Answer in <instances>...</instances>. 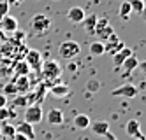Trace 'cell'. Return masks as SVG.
Instances as JSON below:
<instances>
[{"mask_svg": "<svg viewBox=\"0 0 146 140\" xmlns=\"http://www.w3.org/2000/svg\"><path fill=\"white\" fill-rule=\"evenodd\" d=\"M51 26H53V21H51L46 14H42V12L34 14L32 19H30V32H32L34 35L48 34V32L51 30Z\"/></svg>", "mask_w": 146, "mask_h": 140, "instance_id": "obj_1", "label": "cell"}, {"mask_svg": "<svg viewBox=\"0 0 146 140\" xmlns=\"http://www.w3.org/2000/svg\"><path fill=\"white\" fill-rule=\"evenodd\" d=\"M81 53V47L76 40H64L58 46V56L64 60H74Z\"/></svg>", "mask_w": 146, "mask_h": 140, "instance_id": "obj_2", "label": "cell"}, {"mask_svg": "<svg viewBox=\"0 0 146 140\" xmlns=\"http://www.w3.org/2000/svg\"><path fill=\"white\" fill-rule=\"evenodd\" d=\"M114 34V30L109 23L108 18H97V23H95V37L97 40H108L111 35Z\"/></svg>", "mask_w": 146, "mask_h": 140, "instance_id": "obj_3", "label": "cell"}, {"mask_svg": "<svg viewBox=\"0 0 146 140\" xmlns=\"http://www.w3.org/2000/svg\"><path fill=\"white\" fill-rule=\"evenodd\" d=\"M40 70H42V75H44V79L48 82H51L53 79H58L62 75V67L55 60H48L46 63H42V65H40Z\"/></svg>", "mask_w": 146, "mask_h": 140, "instance_id": "obj_4", "label": "cell"}, {"mask_svg": "<svg viewBox=\"0 0 146 140\" xmlns=\"http://www.w3.org/2000/svg\"><path fill=\"white\" fill-rule=\"evenodd\" d=\"M42 109H40V105L35 103V105H28L25 107V121L30 123V124H39L40 121H42Z\"/></svg>", "mask_w": 146, "mask_h": 140, "instance_id": "obj_5", "label": "cell"}, {"mask_svg": "<svg viewBox=\"0 0 146 140\" xmlns=\"http://www.w3.org/2000/svg\"><path fill=\"white\" fill-rule=\"evenodd\" d=\"M135 95H137V88L130 82L121 84V86H118V88H114L111 91V96H121V98H134Z\"/></svg>", "mask_w": 146, "mask_h": 140, "instance_id": "obj_6", "label": "cell"}, {"mask_svg": "<svg viewBox=\"0 0 146 140\" xmlns=\"http://www.w3.org/2000/svg\"><path fill=\"white\" fill-rule=\"evenodd\" d=\"M121 47H125L123 46V42H121V39L116 35V34H113L108 40H104V53H108V55H114V53H118Z\"/></svg>", "mask_w": 146, "mask_h": 140, "instance_id": "obj_7", "label": "cell"}, {"mask_svg": "<svg viewBox=\"0 0 146 140\" xmlns=\"http://www.w3.org/2000/svg\"><path fill=\"white\" fill-rule=\"evenodd\" d=\"M25 61L28 63L30 68L40 70V65H42V56H40L39 51H35V49H28V51H27V56H25Z\"/></svg>", "mask_w": 146, "mask_h": 140, "instance_id": "obj_8", "label": "cell"}, {"mask_svg": "<svg viewBox=\"0 0 146 140\" xmlns=\"http://www.w3.org/2000/svg\"><path fill=\"white\" fill-rule=\"evenodd\" d=\"M0 30L2 32H9V34H14L18 30V19L11 14H5L0 19Z\"/></svg>", "mask_w": 146, "mask_h": 140, "instance_id": "obj_9", "label": "cell"}, {"mask_svg": "<svg viewBox=\"0 0 146 140\" xmlns=\"http://www.w3.org/2000/svg\"><path fill=\"white\" fill-rule=\"evenodd\" d=\"M85 16H86L85 11H83L81 7H76V5L67 11V19L70 21L72 25H81V21L85 19Z\"/></svg>", "mask_w": 146, "mask_h": 140, "instance_id": "obj_10", "label": "cell"}, {"mask_svg": "<svg viewBox=\"0 0 146 140\" xmlns=\"http://www.w3.org/2000/svg\"><path fill=\"white\" fill-rule=\"evenodd\" d=\"M46 121L51 124V126H60L64 124V112L60 109H49L48 114H46Z\"/></svg>", "mask_w": 146, "mask_h": 140, "instance_id": "obj_11", "label": "cell"}, {"mask_svg": "<svg viewBox=\"0 0 146 140\" xmlns=\"http://www.w3.org/2000/svg\"><path fill=\"white\" fill-rule=\"evenodd\" d=\"M130 55H134V51H132L130 47H121L118 53H114V55H113V67H114V68H120V65H121V63L127 60Z\"/></svg>", "mask_w": 146, "mask_h": 140, "instance_id": "obj_12", "label": "cell"}, {"mask_svg": "<svg viewBox=\"0 0 146 140\" xmlns=\"http://www.w3.org/2000/svg\"><path fill=\"white\" fill-rule=\"evenodd\" d=\"M137 65H139V60L135 58L134 55H130V56H129V58H127V60H125L121 65H120V68L123 70V75L127 77V75H130L134 70H137Z\"/></svg>", "mask_w": 146, "mask_h": 140, "instance_id": "obj_13", "label": "cell"}, {"mask_svg": "<svg viewBox=\"0 0 146 140\" xmlns=\"http://www.w3.org/2000/svg\"><path fill=\"white\" fill-rule=\"evenodd\" d=\"M16 133H21V135H25L28 140H34V138H35L34 124H30V123H27V121H21L19 124H16Z\"/></svg>", "mask_w": 146, "mask_h": 140, "instance_id": "obj_14", "label": "cell"}, {"mask_svg": "<svg viewBox=\"0 0 146 140\" xmlns=\"http://www.w3.org/2000/svg\"><path fill=\"white\" fill-rule=\"evenodd\" d=\"M125 133H127L129 137H132V138L143 137V133H141V123L137 119H130L127 124H125Z\"/></svg>", "mask_w": 146, "mask_h": 140, "instance_id": "obj_15", "label": "cell"}, {"mask_svg": "<svg viewBox=\"0 0 146 140\" xmlns=\"http://www.w3.org/2000/svg\"><path fill=\"white\" fill-rule=\"evenodd\" d=\"M13 82H14V86H16L18 95H25V93L30 89V81H28L27 75H18Z\"/></svg>", "mask_w": 146, "mask_h": 140, "instance_id": "obj_16", "label": "cell"}, {"mask_svg": "<svg viewBox=\"0 0 146 140\" xmlns=\"http://www.w3.org/2000/svg\"><path fill=\"white\" fill-rule=\"evenodd\" d=\"M81 23H83V26H85V32L88 35H95V23H97V16L95 14L85 16V19H83Z\"/></svg>", "mask_w": 146, "mask_h": 140, "instance_id": "obj_17", "label": "cell"}, {"mask_svg": "<svg viewBox=\"0 0 146 140\" xmlns=\"http://www.w3.org/2000/svg\"><path fill=\"white\" fill-rule=\"evenodd\" d=\"M90 126H92V131L95 135H99V137H104L109 131V121H95Z\"/></svg>", "mask_w": 146, "mask_h": 140, "instance_id": "obj_18", "label": "cell"}, {"mask_svg": "<svg viewBox=\"0 0 146 140\" xmlns=\"http://www.w3.org/2000/svg\"><path fill=\"white\" fill-rule=\"evenodd\" d=\"M74 126L76 128H79V130H86V128H90V124H92V121H90V117L86 116V114H76L74 116Z\"/></svg>", "mask_w": 146, "mask_h": 140, "instance_id": "obj_19", "label": "cell"}, {"mask_svg": "<svg viewBox=\"0 0 146 140\" xmlns=\"http://www.w3.org/2000/svg\"><path fill=\"white\" fill-rule=\"evenodd\" d=\"M69 86L67 84H55V86H51L49 88V93L53 95V96H56V98H64L65 95H69Z\"/></svg>", "mask_w": 146, "mask_h": 140, "instance_id": "obj_20", "label": "cell"}, {"mask_svg": "<svg viewBox=\"0 0 146 140\" xmlns=\"http://www.w3.org/2000/svg\"><path fill=\"white\" fill-rule=\"evenodd\" d=\"M14 133H16V126L11 124V123H7V121H4L2 126H0V135H2V137H7V138H11V140H13Z\"/></svg>", "mask_w": 146, "mask_h": 140, "instance_id": "obj_21", "label": "cell"}, {"mask_svg": "<svg viewBox=\"0 0 146 140\" xmlns=\"http://www.w3.org/2000/svg\"><path fill=\"white\" fill-rule=\"evenodd\" d=\"M90 55L92 56H102L104 55V42L102 40H95L90 44Z\"/></svg>", "mask_w": 146, "mask_h": 140, "instance_id": "obj_22", "label": "cell"}, {"mask_svg": "<svg viewBox=\"0 0 146 140\" xmlns=\"http://www.w3.org/2000/svg\"><path fill=\"white\" fill-rule=\"evenodd\" d=\"M13 107H14V109H25V107H28V98L25 95L13 96Z\"/></svg>", "mask_w": 146, "mask_h": 140, "instance_id": "obj_23", "label": "cell"}, {"mask_svg": "<svg viewBox=\"0 0 146 140\" xmlns=\"http://www.w3.org/2000/svg\"><path fill=\"white\" fill-rule=\"evenodd\" d=\"M132 14V9H130V4H129V0H125V2H121L120 9H118V16L121 19H129Z\"/></svg>", "mask_w": 146, "mask_h": 140, "instance_id": "obj_24", "label": "cell"}, {"mask_svg": "<svg viewBox=\"0 0 146 140\" xmlns=\"http://www.w3.org/2000/svg\"><path fill=\"white\" fill-rule=\"evenodd\" d=\"M48 88H49V82L39 84V88H37V91H35V100H37L39 105L44 102V96H46V89H48Z\"/></svg>", "mask_w": 146, "mask_h": 140, "instance_id": "obj_25", "label": "cell"}, {"mask_svg": "<svg viewBox=\"0 0 146 140\" xmlns=\"http://www.w3.org/2000/svg\"><path fill=\"white\" fill-rule=\"evenodd\" d=\"M14 117H16V112L13 109H7V107H2V109H0V123L14 119Z\"/></svg>", "mask_w": 146, "mask_h": 140, "instance_id": "obj_26", "label": "cell"}, {"mask_svg": "<svg viewBox=\"0 0 146 140\" xmlns=\"http://www.w3.org/2000/svg\"><path fill=\"white\" fill-rule=\"evenodd\" d=\"M14 70H16L18 75H27L30 72V67H28L27 61H18L16 65H14Z\"/></svg>", "mask_w": 146, "mask_h": 140, "instance_id": "obj_27", "label": "cell"}, {"mask_svg": "<svg viewBox=\"0 0 146 140\" xmlns=\"http://www.w3.org/2000/svg\"><path fill=\"white\" fill-rule=\"evenodd\" d=\"M129 4H130L132 12L143 14V11H144V4H143V0H129Z\"/></svg>", "mask_w": 146, "mask_h": 140, "instance_id": "obj_28", "label": "cell"}, {"mask_svg": "<svg viewBox=\"0 0 146 140\" xmlns=\"http://www.w3.org/2000/svg\"><path fill=\"white\" fill-rule=\"evenodd\" d=\"M2 95H5V96H16L18 91H16L14 82H7V84L4 86V93H2Z\"/></svg>", "mask_w": 146, "mask_h": 140, "instance_id": "obj_29", "label": "cell"}, {"mask_svg": "<svg viewBox=\"0 0 146 140\" xmlns=\"http://www.w3.org/2000/svg\"><path fill=\"white\" fill-rule=\"evenodd\" d=\"M100 89V82L99 81H88L86 82V91H88V95H92V93H95V91H99Z\"/></svg>", "mask_w": 146, "mask_h": 140, "instance_id": "obj_30", "label": "cell"}, {"mask_svg": "<svg viewBox=\"0 0 146 140\" xmlns=\"http://www.w3.org/2000/svg\"><path fill=\"white\" fill-rule=\"evenodd\" d=\"M9 7L11 5L7 4V0H0V19H2L5 14H9Z\"/></svg>", "mask_w": 146, "mask_h": 140, "instance_id": "obj_31", "label": "cell"}, {"mask_svg": "<svg viewBox=\"0 0 146 140\" xmlns=\"http://www.w3.org/2000/svg\"><path fill=\"white\" fill-rule=\"evenodd\" d=\"M5 105H7V96L0 93V109H2V107H5Z\"/></svg>", "mask_w": 146, "mask_h": 140, "instance_id": "obj_32", "label": "cell"}, {"mask_svg": "<svg viewBox=\"0 0 146 140\" xmlns=\"http://www.w3.org/2000/svg\"><path fill=\"white\" fill-rule=\"evenodd\" d=\"M137 68H139V70H141V72H143V74L146 75V60H144V61H139V65H137Z\"/></svg>", "mask_w": 146, "mask_h": 140, "instance_id": "obj_33", "label": "cell"}, {"mask_svg": "<svg viewBox=\"0 0 146 140\" xmlns=\"http://www.w3.org/2000/svg\"><path fill=\"white\" fill-rule=\"evenodd\" d=\"M13 140H28L25 135H21V133H14V137H13Z\"/></svg>", "mask_w": 146, "mask_h": 140, "instance_id": "obj_34", "label": "cell"}, {"mask_svg": "<svg viewBox=\"0 0 146 140\" xmlns=\"http://www.w3.org/2000/svg\"><path fill=\"white\" fill-rule=\"evenodd\" d=\"M104 137H106L108 140H116V137H114V135H113L111 131H108V133H106V135H104Z\"/></svg>", "mask_w": 146, "mask_h": 140, "instance_id": "obj_35", "label": "cell"}, {"mask_svg": "<svg viewBox=\"0 0 146 140\" xmlns=\"http://www.w3.org/2000/svg\"><path fill=\"white\" fill-rule=\"evenodd\" d=\"M19 2H21V0H7L9 5H16V4H19Z\"/></svg>", "mask_w": 146, "mask_h": 140, "instance_id": "obj_36", "label": "cell"}, {"mask_svg": "<svg viewBox=\"0 0 146 140\" xmlns=\"http://www.w3.org/2000/svg\"><path fill=\"white\" fill-rule=\"evenodd\" d=\"M69 70H70V72L76 70V65H74V63H70V65H69Z\"/></svg>", "mask_w": 146, "mask_h": 140, "instance_id": "obj_37", "label": "cell"}, {"mask_svg": "<svg viewBox=\"0 0 146 140\" xmlns=\"http://www.w3.org/2000/svg\"><path fill=\"white\" fill-rule=\"evenodd\" d=\"M134 140H144V135H143V137H135Z\"/></svg>", "mask_w": 146, "mask_h": 140, "instance_id": "obj_38", "label": "cell"}, {"mask_svg": "<svg viewBox=\"0 0 146 140\" xmlns=\"http://www.w3.org/2000/svg\"><path fill=\"white\" fill-rule=\"evenodd\" d=\"M143 4H144V7H146V0H143Z\"/></svg>", "mask_w": 146, "mask_h": 140, "instance_id": "obj_39", "label": "cell"}, {"mask_svg": "<svg viewBox=\"0 0 146 140\" xmlns=\"http://www.w3.org/2000/svg\"><path fill=\"white\" fill-rule=\"evenodd\" d=\"M0 61H2V53H0Z\"/></svg>", "mask_w": 146, "mask_h": 140, "instance_id": "obj_40", "label": "cell"}, {"mask_svg": "<svg viewBox=\"0 0 146 140\" xmlns=\"http://www.w3.org/2000/svg\"><path fill=\"white\" fill-rule=\"evenodd\" d=\"M55 2H58V0H55Z\"/></svg>", "mask_w": 146, "mask_h": 140, "instance_id": "obj_41", "label": "cell"}, {"mask_svg": "<svg viewBox=\"0 0 146 140\" xmlns=\"http://www.w3.org/2000/svg\"><path fill=\"white\" fill-rule=\"evenodd\" d=\"M0 138H2V135H0Z\"/></svg>", "mask_w": 146, "mask_h": 140, "instance_id": "obj_42", "label": "cell"}]
</instances>
